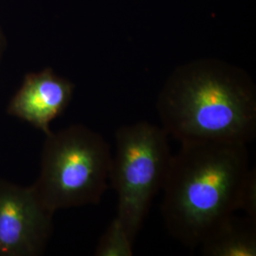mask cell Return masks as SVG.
Instances as JSON below:
<instances>
[{
  "instance_id": "1",
  "label": "cell",
  "mask_w": 256,
  "mask_h": 256,
  "mask_svg": "<svg viewBox=\"0 0 256 256\" xmlns=\"http://www.w3.org/2000/svg\"><path fill=\"white\" fill-rule=\"evenodd\" d=\"M252 172L244 144L182 142L162 187V212L168 232L185 246H202L241 210Z\"/></svg>"
},
{
  "instance_id": "2",
  "label": "cell",
  "mask_w": 256,
  "mask_h": 256,
  "mask_svg": "<svg viewBox=\"0 0 256 256\" xmlns=\"http://www.w3.org/2000/svg\"><path fill=\"white\" fill-rule=\"evenodd\" d=\"M156 108L166 133L180 142L246 144L256 137V90L244 74L224 64L183 68L160 93Z\"/></svg>"
},
{
  "instance_id": "3",
  "label": "cell",
  "mask_w": 256,
  "mask_h": 256,
  "mask_svg": "<svg viewBox=\"0 0 256 256\" xmlns=\"http://www.w3.org/2000/svg\"><path fill=\"white\" fill-rule=\"evenodd\" d=\"M110 147L99 133L74 124L46 135L40 172L32 187L46 209L98 204L108 189Z\"/></svg>"
},
{
  "instance_id": "4",
  "label": "cell",
  "mask_w": 256,
  "mask_h": 256,
  "mask_svg": "<svg viewBox=\"0 0 256 256\" xmlns=\"http://www.w3.org/2000/svg\"><path fill=\"white\" fill-rule=\"evenodd\" d=\"M168 136L147 122L122 126L115 134L110 178L118 194L116 218L134 239L164 184L172 158Z\"/></svg>"
},
{
  "instance_id": "5",
  "label": "cell",
  "mask_w": 256,
  "mask_h": 256,
  "mask_svg": "<svg viewBox=\"0 0 256 256\" xmlns=\"http://www.w3.org/2000/svg\"><path fill=\"white\" fill-rule=\"evenodd\" d=\"M54 214L32 185L0 180V256H41L52 234Z\"/></svg>"
},
{
  "instance_id": "6",
  "label": "cell",
  "mask_w": 256,
  "mask_h": 256,
  "mask_svg": "<svg viewBox=\"0 0 256 256\" xmlns=\"http://www.w3.org/2000/svg\"><path fill=\"white\" fill-rule=\"evenodd\" d=\"M74 90L72 82L57 76L50 68L27 74L10 102L7 113L48 135L50 122L68 108Z\"/></svg>"
},
{
  "instance_id": "7",
  "label": "cell",
  "mask_w": 256,
  "mask_h": 256,
  "mask_svg": "<svg viewBox=\"0 0 256 256\" xmlns=\"http://www.w3.org/2000/svg\"><path fill=\"white\" fill-rule=\"evenodd\" d=\"M203 256H256V220L234 216L202 244Z\"/></svg>"
},
{
  "instance_id": "8",
  "label": "cell",
  "mask_w": 256,
  "mask_h": 256,
  "mask_svg": "<svg viewBox=\"0 0 256 256\" xmlns=\"http://www.w3.org/2000/svg\"><path fill=\"white\" fill-rule=\"evenodd\" d=\"M134 240L115 218L100 238L95 256H132Z\"/></svg>"
},
{
  "instance_id": "9",
  "label": "cell",
  "mask_w": 256,
  "mask_h": 256,
  "mask_svg": "<svg viewBox=\"0 0 256 256\" xmlns=\"http://www.w3.org/2000/svg\"><path fill=\"white\" fill-rule=\"evenodd\" d=\"M241 210H246L248 218L256 221V170L252 172L243 191Z\"/></svg>"
},
{
  "instance_id": "10",
  "label": "cell",
  "mask_w": 256,
  "mask_h": 256,
  "mask_svg": "<svg viewBox=\"0 0 256 256\" xmlns=\"http://www.w3.org/2000/svg\"><path fill=\"white\" fill-rule=\"evenodd\" d=\"M5 46H6L5 37H4V34H3V32L1 30V28H0V57H1V55H2L3 52H4Z\"/></svg>"
}]
</instances>
